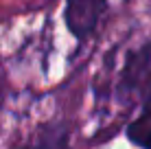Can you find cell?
I'll return each instance as SVG.
<instances>
[{
    "mask_svg": "<svg viewBox=\"0 0 151 149\" xmlns=\"http://www.w3.org/2000/svg\"><path fill=\"white\" fill-rule=\"evenodd\" d=\"M107 7V0H66L64 20L77 40H86L94 33L99 20Z\"/></svg>",
    "mask_w": 151,
    "mask_h": 149,
    "instance_id": "obj_1",
    "label": "cell"
},
{
    "mask_svg": "<svg viewBox=\"0 0 151 149\" xmlns=\"http://www.w3.org/2000/svg\"><path fill=\"white\" fill-rule=\"evenodd\" d=\"M149 79H151V48L147 46V48H140V50H136V53H132L127 57L125 70L121 75V83H118L121 99L127 101Z\"/></svg>",
    "mask_w": 151,
    "mask_h": 149,
    "instance_id": "obj_2",
    "label": "cell"
},
{
    "mask_svg": "<svg viewBox=\"0 0 151 149\" xmlns=\"http://www.w3.org/2000/svg\"><path fill=\"white\" fill-rule=\"evenodd\" d=\"M127 138L136 147L151 149V86L147 90L136 119L127 125Z\"/></svg>",
    "mask_w": 151,
    "mask_h": 149,
    "instance_id": "obj_3",
    "label": "cell"
},
{
    "mask_svg": "<svg viewBox=\"0 0 151 149\" xmlns=\"http://www.w3.org/2000/svg\"><path fill=\"white\" fill-rule=\"evenodd\" d=\"M68 125L59 121H53L48 125L40 127L37 134V149H66L68 147Z\"/></svg>",
    "mask_w": 151,
    "mask_h": 149,
    "instance_id": "obj_4",
    "label": "cell"
},
{
    "mask_svg": "<svg viewBox=\"0 0 151 149\" xmlns=\"http://www.w3.org/2000/svg\"><path fill=\"white\" fill-rule=\"evenodd\" d=\"M2 75H0V110H2Z\"/></svg>",
    "mask_w": 151,
    "mask_h": 149,
    "instance_id": "obj_5",
    "label": "cell"
}]
</instances>
